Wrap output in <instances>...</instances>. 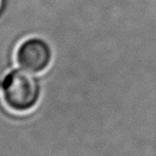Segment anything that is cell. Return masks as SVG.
Returning <instances> with one entry per match:
<instances>
[{
  "label": "cell",
  "mask_w": 156,
  "mask_h": 156,
  "mask_svg": "<svg viewBox=\"0 0 156 156\" xmlns=\"http://www.w3.org/2000/svg\"><path fill=\"white\" fill-rule=\"evenodd\" d=\"M2 98L13 112L26 113L35 107L41 97V84L32 72L13 70L4 78L1 85Z\"/></svg>",
  "instance_id": "obj_1"
},
{
  "label": "cell",
  "mask_w": 156,
  "mask_h": 156,
  "mask_svg": "<svg viewBox=\"0 0 156 156\" xmlns=\"http://www.w3.org/2000/svg\"><path fill=\"white\" fill-rule=\"evenodd\" d=\"M52 52L43 39L28 38L18 46L16 50V62L19 67L32 73L44 72L50 66Z\"/></svg>",
  "instance_id": "obj_2"
},
{
  "label": "cell",
  "mask_w": 156,
  "mask_h": 156,
  "mask_svg": "<svg viewBox=\"0 0 156 156\" xmlns=\"http://www.w3.org/2000/svg\"><path fill=\"white\" fill-rule=\"evenodd\" d=\"M2 8H3V0H0V12H1Z\"/></svg>",
  "instance_id": "obj_3"
}]
</instances>
